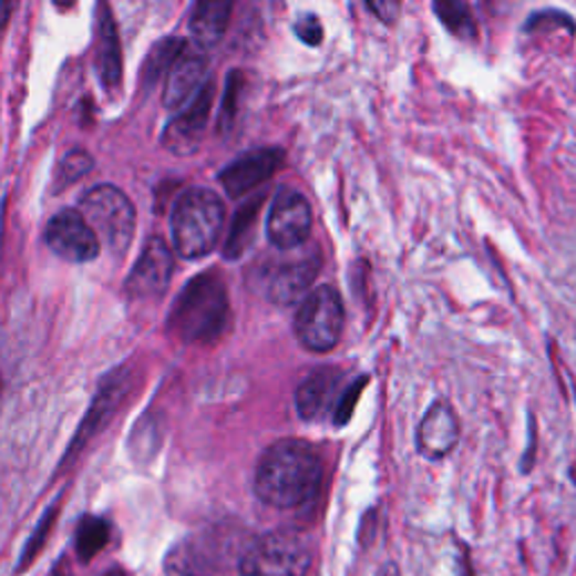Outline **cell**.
Wrapping results in <instances>:
<instances>
[{
	"label": "cell",
	"mask_w": 576,
	"mask_h": 576,
	"mask_svg": "<svg viewBox=\"0 0 576 576\" xmlns=\"http://www.w3.org/2000/svg\"><path fill=\"white\" fill-rule=\"evenodd\" d=\"M104 576H126L122 569H111V572H106Z\"/></svg>",
	"instance_id": "cell-31"
},
{
	"label": "cell",
	"mask_w": 576,
	"mask_h": 576,
	"mask_svg": "<svg viewBox=\"0 0 576 576\" xmlns=\"http://www.w3.org/2000/svg\"><path fill=\"white\" fill-rule=\"evenodd\" d=\"M80 214L95 233L100 246H106L113 255H122L135 235V207L131 198L113 187L97 185L80 203Z\"/></svg>",
	"instance_id": "cell-5"
},
{
	"label": "cell",
	"mask_w": 576,
	"mask_h": 576,
	"mask_svg": "<svg viewBox=\"0 0 576 576\" xmlns=\"http://www.w3.org/2000/svg\"><path fill=\"white\" fill-rule=\"evenodd\" d=\"M126 388H128V372L120 370V372H113L111 377H106V381L102 383V388H100V392H97V397H95V401H93V405L89 410V416L80 425V432H78L75 442L70 444V451H68L65 460L75 457L86 446V442L97 435L100 428L106 423V419L120 405Z\"/></svg>",
	"instance_id": "cell-16"
},
{
	"label": "cell",
	"mask_w": 576,
	"mask_h": 576,
	"mask_svg": "<svg viewBox=\"0 0 576 576\" xmlns=\"http://www.w3.org/2000/svg\"><path fill=\"white\" fill-rule=\"evenodd\" d=\"M322 460L302 440H279L264 451L255 471L257 497L275 510H298L316 497Z\"/></svg>",
	"instance_id": "cell-1"
},
{
	"label": "cell",
	"mask_w": 576,
	"mask_h": 576,
	"mask_svg": "<svg viewBox=\"0 0 576 576\" xmlns=\"http://www.w3.org/2000/svg\"><path fill=\"white\" fill-rule=\"evenodd\" d=\"M226 224V205L205 187H192L178 196L172 209V239L183 259H200L219 244Z\"/></svg>",
	"instance_id": "cell-3"
},
{
	"label": "cell",
	"mask_w": 576,
	"mask_h": 576,
	"mask_svg": "<svg viewBox=\"0 0 576 576\" xmlns=\"http://www.w3.org/2000/svg\"><path fill=\"white\" fill-rule=\"evenodd\" d=\"M205 84H207L205 56L185 48L167 72L165 89H163V104L172 111H181L203 91Z\"/></svg>",
	"instance_id": "cell-14"
},
{
	"label": "cell",
	"mask_w": 576,
	"mask_h": 576,
	"mask_svg": "<svg viewBox=\"0 0 576 576\" xmlns=\"http://www.w3.org/2000/svg\"><path fill=\"white\" fill-rule=\"evenodd\" d=\"M233 3H198L189 19V32L200 48L219 43L228 30Z\"/></svg>",
	"instance_id": "cell-18"
},
{
	"label": "cell",
	"mask_w": 576,
	"mask_h": 576,
	"mask_svg": "<svg viewBox=\"0 0 576 576\" xmlns=\"http://www.w3.org/2000/svg\"><path fill=\"white\" fill-rule=\"evenodd\" d=\"M54 521H56V510H50V512L43 516V521H41V525L37 527L34 536L30 538V543L25 545V552H23V558H21V563H19V569H25V567L34 560V556L41 552V547H43V543H45V538H48V534H50Z\"/></svg>",
	"instance_id": "cell-25"
},
{
	"label": "cell",
	"mask_w": 576,
	"mask_h": 576,
	"mask_svg": "<svg viewBox=\"0 0 576 576\" xmlns=\"http://www.w3.org/2000/svg\"><path fill=\"white\" fill-rule=\"evenodd\" d=\"M313 554L307 538L291 529L259 536L241 556V576H307Z\"/></svg>",
	"instance_id": "cell-4"
},
{
	"label": "cell",
	"mask_w": 576,
	"mask_h": 576,
	"mask_svg": "<svg viewBox=\"0 0 576 576\" xmlns=\"http://www.w3.org/2000/svg\"><path fill=\"white\" fill-rule=\"evenodd\" d=\"M185 41L181 39H165L163 43H158L150 56L147 68H144V78L150 82H156L163 72H169V68L174 65V61L181 56V52L185 50Z\"/></svg>",
	"instance_id": "cell-22"
},
{
	"label": "cell",
	"mask_w": 576,
	"mask_h": 576,
	"mask_svg": "<svg viewBox=\"0 0 576 576\" xmlns=\"http://www.w3.org/2000/svg\"><path fill=\"white\" fill-rule=\"evenodd\" d=\"M261 207H264V196H253L248 203H244V207H239L235 222H233V228H230V235H228V241H226L228 259L241 257L244 250L253 244Z\"/></svg>",
	"instance_id": "cell-19"
},
{
	"label": "cell",
	"mask_w": 576,
	"mask_h": 576,
	"mask_svg": "<svg viewBox=\"0 0 576 576\" xmlns=\"http://www.w3.org/2000/svg\"><path fill=\"white\" fill-rule=\"evenodd\" d=\"M368 10L374 12L383 23H394L401 6L399 3H370Z\"/></svg>",
	"instance_id": "cell-28"
},
{
	"label": "cell",
	"mask_w": 576,
	"mask_h": 576,
	"mask_svg": "<svg viewBox=\"0 0 576 576\" xmlns=\"http://www.w3.org/2000/svg\"><path fill=\"white\" fill-rule=\"evenodd\" d=\"M100 39H97V68L106 89H115L122 80V50L113 14L106 6L100 8Z\"/></svg>",
	"instance_id": "cell-17"
},
{
	"label": "cell",
	"mask_w": 576,
	"mask_h": 576,
	"mask_svg": "<svg viewBox=\"0 0 576 576\" xmlns=\"http://www.w3.org/2000/svg\"><path fill=\"white\" fill-rule=\"evenodd\" d=\"M320 270H322V253L318 248L270 264L261 281L264 294L272 305L291 307L307 296Z\"/></svg>",
	"instance_id": "cell-8"
},
{
	"label": "cell",
	"mask_w": 576,
	"mask_h": 576,
	"mask_svg": "<svg viewBox=\"0 0 576 576\" xmlns=\"http://www.w3.org/2000/svg\"><path fill=\"white\" fill-rule=\"evenodd\" d=\"M342 372L336 368H322L307 377L296 390V408L305 421H320L325 414H333L342 394Z\"/></svg>",
	"instance_id": "cell-15"
},
{
	"label": "cell",
	"mask_w": 576,
	"mask_h": 576,
	"mask_svg": "<svg viewBox=\"0 0 576 576\" xmlns=\"http://www.w3.org/2000/svg\"><path fill=\"white\" fill-rule=\"evenodd\" d=\"M174 272V253L163 237H152L137 257L131 275L124 281V291L131 300H156L161 298Z\"/></svg>",
	"instance_id": "cell-9"
},
{
	"label": "cell",
	"mask_w": 576,
	"mask_h": 576,
	"mask_svg": "<svg viewBox=\"0 0 576 576\" xmlns=\"http://www.w3.org/2000/svg\"><path fill=\"white\" fill-rule=\"evenodd\" d=\"M52 576H72V569H70V565H68V560H65V558H61V560H59V565L54 567Z\"/></svg>",
	"instance_id": "cell-29"
},
{
	"label": "cell",
	"mask_w": 576,
	"mask_h": 576,
	"mask_svg": "<svg viewBox=\"0 0 576 576\" xmlns=\"http://www.w3.org/2000/svg\"><path fill=\"white\" fill-rule=\"evenodd\" d=\"M342 329L344 305L338 288L329 284L313 288L294 318V333L298 342L313 353H327L340 342Z\"/></svg>",
	"instance_id": "cell-6"
},
{
	"label": "cell",
	"mask_w": 576,
	"mask_h": 576,
	"mask_svg": "<svg viewBox=\"0 0 576 576\" xmlns=\"http://www.w3.org/2000/svg\"><path fill=\"white\" fill-rule=\"evenodd\" d=\"M45 244L56 257L72 264L93 261L102 250L95 233L75 209H61L52 216L45 228Z\"/></svg>",
	"instance_id": "cell-10"
},
{
	"label": "cell",
	"mask_w": 576,
	"mask_h": 576,
	"mask_svg": "<svg viewBox=\"0 0 576 576\" xmlns=\"http://www.w3.org/2000/svg\"><path fill=\"white\" fill-rule=\"evenodd\" d=\"M313 228V214L309 200L291 187H284L277 192L268 222H266V235L272 248L281 253H291L302 248Z\"/></svg>",
	"instance_id": "cell-7"
},
{
	"label": "cell",
	"mask_w": 576,
	"mask_h": 576,
	"mask_svg": "<svg viewBox=\"0 0 576 576\" xmlns=\"http://www.w3.org/2000/svg\"><path fill=\"white\" fill-rule=\"evenodd\" d=\"M93 169V158L84 152H70L59 165V187L75 183Z\"/></svg>",
	"instance_id": "cell-24"
},
{
	"label": "cell",
	"mask_w": 576,
	"mask_h": 576,
	"mask_svg": "<svg viewBox=\"0 0 576 576\" xmlns=\"http://www.w3.org/2000/svg\"><path fill=\"white\" fill-rule=\"evenodd\" d=\"M214 102V89L212 82L203 86V91L167 124L163 133L165 150H169L176 156H189L200 147V140L207 128L209 111Z\"/></svg>",
	"instance_id": "cell-11"
},
{
	"label": "cell",
	"mask_w": 576,
	"mask_h": 576,
	"mask_svg": "<svg viewBox=\"0 0 576 576\" xmlns=\"http://www.w3.org/2000/svg\"><path fill=\"white\" fill-rule=\"evenodd\" d=\"M241 75L239 70H233V75L228 80V89H226V97H224V109H222V128H230L235 115H237V100L241 95Z\"/></svg>",
	"instance_id": "cell-26"
},
{
	"label": "cell",
	"mask_w": 576,
	"mask_h": 576,
	"mask_svg": "<svg viewBox=\"0 0 576 576\" xmlns=\"http://www.w3.org/2000/svg\"><path fill=\"white\" fill-rule=\"evenodd\" d=\"M284 163V152L277 147L253 150L235 158L222 174L219 181L230 198H241L248 192L266 183Z\"/></svg>",
	"instance_id": "cell-13"
},
{
	"label": "cell",
	"mask_w": 576,
	"mask_h": 576,
	"mask_svg": "<svg viewBox=\"0 0 576 576\" xmlns=\"http://www.w3.org/2000/svg\"><path fill=\"white\" fill-rule=\"evenodd\" d=\"M294 32H296V37H298L302 43H307V45H311V48L320 45V43H322V37H325L322 23H320V19H318L316 14H302V17L294 23Z\"/></svg>",
	"instance_id": "cell-27"
},
{
	"label": "cell",
	"mask_w": 576,
	"mask_h": 576,
	"mask_svg": "<svg viewBox=\"0 0 576 576\" xmlns=\"http://www.w3.org/2000/svg\"><path fill=\"white\" fill-rule=\"evenodd\" d=\"M440 23L457 39L462 41H475L477 39V25L475 19L464 3H453V0H442V3L432 6Z\"/></svg>",
	"instance_id": "cell-20"
},
{
	"label": "cell",
	"mask_w": 576,
	"mask_h": 576,
	"mask_svg": "<svg viewBox=\"0 0 576 576\" xmlns=\"http://www.w3.org/2000/svg\"><path fill=\"white\" fill-rule=\"evenodd\" d=\"M111 538V525L104 518H84L78 532V556L82 563H89L95 558L109 543Z\"/></svg>",
	"instance_id": "cell-21"
},
{
	"label": "cell",
	"mask_w": 576,
	"mask_h": 576,
	"mask_svg": "<svg viewBox=\"0 0 576 576\" xmlns=\"http://www.w3.org/2000/svg\"><path fill=\"white\" fill-rule=\"evenodd\" d=\"M416 451L428 460H444L460 442V421L444 401L432 403L416 425Z\"/></svg>",
	"instance_id": "cell-12"
},
{
	"label": "cell",
	"mask_w": 576,
	"mask_h": 576,
	"mask_svg": "<svg viewBox=\"0 0 576 576\" xmlns=\"http://www.w3.org/2000/svg\"><path fill=\"white\" fill-rule=\"evenodd\" d=\"M377 576H399V569H397V565H383V569L377 574Z\"/></svg>",
	"instance_id": "cell-30"
},
{
	"label": "cell",
	"mask_w": 576,
	"mask_h": 576,
	"mask_svg": "<svg viewBox=\"0 0 576 576\" xmlns=\"http://www.w3.org/2000/svg\"><path fill=\"white\" fill-rule=\"evenodd\" d=\"M368 381H370L368 377H358L342 390V394H340V399L336 403V410L331 414L336 425H344L351 419V412H353V408L358 403V397H360V392H363V388L368 385Z\"/></svg>",
	"instance_id": "cell-23"
},
{
	"label": "cell",
	"mask_w": 576,
	"mask_h": 576,
	"mask_svg": "<svg viewBox=\"0 0 576 576\" xmlns=\"http://www.w3.org/2000/svg\"><path fill=\"white\" fill-rule=\"evenodd\" d=\"M230 322V300L224 279L203 272L185 284L176 298L167 327L183 342H214Z\"/></svg>",
	"instance_id": "cell-2"
}]
</instances>
